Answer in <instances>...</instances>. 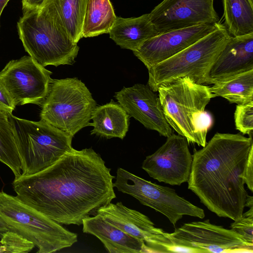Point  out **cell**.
<instances>
[{
  "label": "cell",
  "instance_id": "6da1fadb",
  "mask_svg": "<svg viewBox=\"0 0 253 253\" xmlns=\"http://www.w3.org/2000/svg\"><path fill=\"white\" fill-rule=\"evenodd\" d=\"M105 161L92 148H73L36 173L14 179L16 196L59 224L81 225L116 198Z\"/></svg>",
  "mask_w": 253,
  "mask_h": 253
},
{
  "label": "cell",
  "instance_id": "7a4b0ae2",
  "mask_svg": "<svg viewBox=\"0 0 253 253\" xmlns=\"http://www.w3.org/2000/svg\"><path fill=\"white\" fill-rule=\"evenodd\" d=\"M253 146L252 135L217 132L194 151L188 188L219 217L235 220L243 213L248 196L244 172Z\"/></svg>",
  "mask_w": 253,
  "mask_h": 253
},
{
  "label": "cell",
  "instance_id": "3957f363",
  "mask_svg": "<svg viewBox=\"0 0 253 253\" xmlns=\"http://www.w3.org/2000/svg\"><path fill=\"white\" fill-rule=\"evenodd\" d=\"M158 96L168 123L188 143L204 147L212 124L205 108L216 97L210 86L193 82L188 77L179 78L158 88Z\"/></svg>",
  "mask_w": 253,
  "mask_h": 253
},
{
  "label": "cell",
  "instance_id": "277c9868",
  "mask_svg": "<svg viewBox=\"0 0 253 253\" xmlns=\"http://www.w3.org/2000/svg\"><path fill=\"white\" fill-rule=\"evenodd\" d=\"M231 37L225 26L220 23L193 44L149 69L148 85L157 92L161 85L184 77L197 84H206L213 64Z\"/></svg>",
  "mask_w": 253,
  "mask_h": 253
},
{
  "label": "cell",
  "instance_id": "5b68a950",
  "mask_svg": "<svg viewBox=\"0 0 253 253\" xmlns=\"http://www.w3.org/2000/svg\"><path fill=\"white\" fill-rule=\"evenodd\" d=\"M0 218L9 230L32 242L38 253H51L71 247L77 235L21 201L0 191Z\"/></svg>",
  "mask_w": 253,
  "mask_h": 253
},
{
  "label": "cell",
  "instance_id": "8992f818",
  "mask_svg": "<svg viewBox=\"0 0 253 253\" xmlns=\"http://www.w3.org/2000/svg\"><path fill=\"white\" fill-rule=\"evenodd\" d=\"M9 117L22 162L21 176L43 170L73 149V137L45 121H29L12 113Z\"/></svg>",
  "mask_w": 253,
  "mask_h": 253
},
{
  "label": "cell",
  "instance_id": "52a82bcc",
  "mask_svg": "<svg viewBox=\"0 0 253 253\" xmlns=\"http://www.w3.org/2000/svg\"><path fill=\"white\" fill-rule=\"evenodd\" d=\"M17 29L25 51L42 66L74 63L79 50L77 43L38 9L23 11Z\"/></svg>",
  "mask_w": 253,
  "mask_h": 253
},
{
  "label": "cell",
  "instance_id": "ba28073f",
  "mask_svg": "<svg viewBox=\"0 0 253 253\" xmlns=\"http://www.w3.org/2000/svg\"><path fill=\"white\" fill-rule=\"evenodd\" d=\"M41 119L72 137L88 126L96 103L77 78L52 79L41 105Z\"/></svg>",
  "mask_w": 253,
  "mask_h": 253
},
{
  "label": "cell",
  "instance_id": "9c48e42d",
  "mask_svg": "<svg viewBox=\"0 0 253 253\" xmlns=\"http://www.w3.org/2000/svg\"><path fill=\"white\" fill-rule=\"evenodd\" d=\"M114 187L136 199L141 204L164 214L174 226L183 215L203 219L204 211L179 196L174 189L146 180L119 168Z\"/></svg>",
  "mask_w": 253,
  "mask_h": 253
},
{
  "label": "cell",
  "instance_id": "30bf717a",
  "mask_svg": "<svg viewBox=\"0 0 253 253\" xmlns=\"http://www.w3.org/2000/svg\"><path fill=\"white\" fill-rule=\"evenodd\" d=\"M170 253H253L248 243L234 230L213 224L209 219L184 223L171 233Z\"/></svg>",
  "mask_w": 253,
  "mask_h": 253
},
{
  "label": "cell",
  "instance_id": "8fae6325",
  "mask_svg": "<svg viewBox=\"0 0 253 253\" xmlns=\"http://www.w3.org/2000/svg\"><path fill=\"white\" fill-rule=\"evenodd\" d=\"M51 74L30 56H24L6 64L0 80L15 106L41 105L49 91Z\"/></svg>",
  "mask_w": 253,
  "mask_h": 253
},
{
  "label": "cell",
  "instance_id": "7c38bea8",
  "mask_svg": "<svg viewBox=\"0 0 253 253\" xmlns=\"http://www.w3.org/2000/svg\"><path fill=\"white\" fill-rule=\"evenodd\" d=\"M154 153L143 161L142 169L159 182L180 186L188 181L193 155L186 138L172 133Z\"/></svg>",
  "mask_w": 253,
  "mask_h": 253
},
{
  "label": "cell",
  "instance_id": "4fadbf2b",
  "mask_svg": "<svg viewBox=\"0 0 253 253\" xmlns=\"http://www.w3.org/2000/svg\"><path fill=\"white\" fill-rule=\"evenodd\" d=\"M214 0H163L149 13L159 34L203 24L219 23Z\"/></svg>",
  "mask_w": 253,
  "mask_h": 253
},
{
  "label": "cell",
  "instance_id": "5bb4252c",
  "mask_svg": "<svg viewBox=\"0 0 253 253\" xmlns=\"http://www.w3.org/2000/svg\"><path fill=\"white\" fill-rule=\"evenodd\" d=\"M97 214L107 222L143 242L148 252L170 253L172 244L166 232L157 228L150 218L121 202H111L100 209Z\"/></svg>",
  "mask_w": 253,
  "mask_h": 253
},
{
  "label": "cell",
  "instance_id": "9a60e30c",
  "mask_svg": "<svg viewBox=\"0 0 253 253\" xmlns=\"http://www.w3.org/2000/svg\"><path fill=\"white\" fill-rule=\"evenodd\" d=\"M219 24H203L160 34L147 40L133 52L148 70L193 44Z\"/></svg>",
  "mask_w": 253,
  "mask_h": 253
},
{
  "label": "cell",
  "instance_id": "2e32d148",
  "mask_svg": "<svg viewBox=\"0 0 253 253\" xmlns=\"http://www.w3.org/2000/svg\"><path fill=\"white\" fill-rule=\"evenodd\" d=\"M115 97L128 116L146 128L155 130L166 137L172 133L159 96L148 85L137 84L131 87H124L116 93Z\"/></svg>",
  "mask_w": 253,
  "mask_h": 253
},
{
  "label": "cell",
  "instance_id": "e0dca14e",
  "mask_svg": "<svg viewBox=\"0 0 253 253\" xmlns=\"http://www.w3.org/2000/svg\"><path fill=\"white\" fill-rule=\"evenodd\" d=\"M253 70V33L232 37L213 64L206 84Z\"/></svg>",
  "mask_w": 253,
  "mask_h": 253
},
{
  "label": "cell",
  "instance_id": "ac0fdd59",
  "mask_svg": "<svg viewBox=\"0 0 253 253\" xmlns=\"http://www.w3.org/2000/svg\"><path fill=\"white\" fill-rule=\"evenodd\" d=\"M83 231L98 238L110 253L148 252L145 244L107 222L98 214L83 220Z\"/></svg>",
  "mask_w": 253,
  "mask_h": 253
},
{
  "label": "cell",
  "instance_id": "d6986e66",
  "mask_svg": "<svg viewBox=\"0 0 253 253\" xmlns=\"http://www.w3.org/2000/svg\"><path fill=\"white\" fill-rule=\"evenodd\" d=\"M87 0H43L38 10L50 19L75 43L83 38Z\"/></svg>",
  "mask_w": 253,
  "mask_h": 253
},
{
  "label": "cell",
  "instance_id": "ffe728a7",
  "mask_svg": "<svg viewBox=\"0 0 253 253\" xmlns=\"http://www.w3.org/2000/svg\"><path fill=\"white\" fill-rule=\"evenodd\" d=\"M108 34L118 45L133 52L147 40L159 34L149 13L127 18L117 16Z\"/></svg>",
  "mask_w": 253,
  "mask_h": 253
},
{
  "label": "cell",
  "instance_id": "44dd1931",
  "mask_svg": "<svg viewBox=\"0 0 253 253\" xmlns=\"http://www.w3.org/2000/svg\"><path fill=\"white\" fill-rule=\"evenodd\" d=\"M129 116L118 102L113 100L103 105L96 106L93 111L88 126L93 127L91 134L110 139L126 136L129 127Z\"/></svg>",
  "mask_w": 253,
  "mask_h": 253
},
{
  "label": "cell",
  "instance_id": "7402d4cb",
  "mask_svg": "<svg viewBox=\"0 0 253 253\" xmlns=\"http://www.w3.org/2000/svg\"><path fill=\"white\" fill-rule=\"evenodd\" d=\"M116 18L110 0H87L83 25V38L108 34Z\"/></svg>",
  "mask_w": 253,
  "mask_h": 253
},
{
  "label": "cell",
  "instance_id": "603a6c76",
  "mask_svg": "<svg viewBox=\"0 0 253 253\" xmlns=\"http://www.w3.org/2000/svg\"><path fill=\"white\" fill-rule=\"evenodd\" d=\"M210 86L216 96L230 103L242 105L253 101V70L218 81Z\"/></svg>",
  "mask_w": 253,
  "mask_h": 253
},
{
  "label": "cell",
  "instance_id": "cb8c5ba5",
  "mask_svg": "<svg viewBox=\"0 0 253 253\" xmlns=\"http://www.w3.org/2000/svg\"><path fill=\"white\" fill-rule=\"evenodd\" d=\"M225 27L232 37L253 33V0H222Z\"/></svg>",
  "mask_w": 253,
  "mask_h": 253
},
{
  "label": "cell",
  "instance_id": "d4e9b609",
  "mask_svg": "<svg viewBox=\"0 0 253 253\" xmlns=\"http://www.w3.org/2000/svg\"><path fill=\"white\" fill-rule=\"evenodd\" d=\"M7 112L0 110V162L12 170L14 179L22 173V165L13 126Z\"/></svg>",
  "mask_w": 253,
  "mask_h": 253
},
{
  "label": "cell",
  "instance_id": "484cf974",
  "mask_svg": "<svg viewBox=\"0 0 253 253\" xmlns=\"http://www.w3.org/2000/svg\"><path fill=\"white\" fill-rule=\"evenodd\" d=\"M0 253H27L35 247L32 242L11 230L0 232Z\"/></svg>",
  "mask_w": 253,
  "mask_h": 253
},
{
  "label": "cell",
  "instance_id": "4316f807",
  "mask_svg": "<svg viewBox=\"0 0 253 253\" xmlns=\"http://www.w3.org/2000/svg\"><path fill=\"white\" fill-rule=\"evenodd\" d=\"M236 128L243 134L253 135V101L237 105L234 113Z\"/></svg>",
  "mask_w": 253,
  "mask_h": 253
},
{
  "label": "cell",
  "instance_id": "83f0119b",
  "mask_svg": "<svg viewBox=\"0 0 253 253\" xmlns=\"http://www.w3.org/2000/svg\"><path fill=\"white\" fill-rule=\"evenodd\" d=\"M230 227L240 235L248 243L253 245V207L243 213L238 219L234 220Z\"/></svg>",
  "mask_w": 253,
  "mask_h": 253
},
{
  "label": "cell",
  "instance_id": "f1b7e54d",
  "mask_svg": "<svg viewBox=\"0 0 253 253\" xmlns=\"http://www.w3.org/2000/svg\"><path fill=\"white\" fill-rule=\"evenodd\" d=\"M244 180L249 189L253 191V146L249 153L244 172Z\"/></svg>",
  "mask_w": 253,
  "mask_h": 253
},
{
  "label": "cell",
  "instance_id": "f546056e",
  "mask_svg": "<svg viewBox=\"0 0 253 253\" xmlns=\"http://www.w3.org/2000/svg\"><path fill=\"white\" fill-rule=\"evenodd\" d=\"M15 107L3 84L0 80V110L12 113Z\"/></svg>",
  "mask_w": 253,
  "mask_h": 253
},
{
  "label": "cell",
  "instance_id": "4dcf8cb0",
  "mask_svg": "<svg viewBox=\"0 0 253 253\" xmlns=\"http://www.w3.org/2000/svg\"><path fill=\"white\" fill-rule=\"evenodd\" d=\"M43 0H21L22 11L38 9Z\"/></svg>",
  "mask_w": 253,
  "mask_h": 253
},
{
  "label": "cell",
  "instance_id": "1f68e13d",
  "mask_svg": "<svg viewBox=\"0 0 253 253\" xmlns=\"http://www.w3.org/2000/svg\"><path fill=\"white\" fill-rule=\"evenodd\" d=\"M245 207H249V208L253 207V197L252 196H249L248 195L246 202Z\"/></svg>",
  "mask_w": 253,
  "mask_h": 253
},
{
  "label": "cell",
  "instance_id": "d6a6232c",
  "mask_svg": "<svg viewBox=\"0 0 253 253\" xmlns=\"http://www.w3.org/2000/svg\"><path fill=\"white\" fill-rule=\"evenodd\" d=\"M10 0H0V19L1 13Z\"/></svg>",
  "mask_w": 253,
  "mask_h": 253
},
{
  "label": "cell",
  "instance_id": "836d02e7",
  "mask_svg": "<svg viewBox=\"0 0 253 253\" xmlns=\"http://www.w3.org/2000/svg\"><path fill=\"white\" fill-rule=\"evenodd\" d=\"M9 230L4 222L0 218V232Z\"/></svg>",
  "mask_w": 253,
  "mask_h": 253
},
{
  "label": "cell",
  "instance_id": "e575fe53",
  "mask_svg": "<svg viewBox=\"0 0 253 253\" xmlns=\"http://www.w3.org/2000/svg\"><path fill=\"white\" fill-rule=\"evenodd\" d=\"M0 236H1V234H0Z\"/></svg>",
  "mask_w": 253,
  "mask_h": 253
}]
</instances>
